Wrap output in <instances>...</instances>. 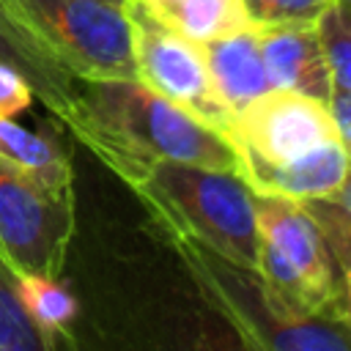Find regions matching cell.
Here are the masks:
<instances>
[{"label":"cell","instance_id":"cell-8","mask_svg":"<svg viewBox=\"0 0 351 351\" xmlns=\"http://www.w3.org/2000/svg\"><path fill=\"white\" fill-rule=\"evenodd\" d=\"M255 208L261 239L271 244L282 255V261L310 285L324 315L343 321V274L307 208L299 200L274 195H255Z\"/></svg>","mask_w":351,"mask_h":351},{"label":"cell","instance_id":"cell-10","mask_svg":"<svg viewBox=\"0 0 351 351\" xmlns=\"http://www.w3.org/2000/svg\"><path fill=\"white\" fill-rule=\"evenodd\" d=\"M348 151L340 140H329L310 154L285 162V165H263L252 159H239V176L255 195H274L288 200H315L337 192L348 173Z\"/></svg>","mask_w":351,"mask_h":351},{"label":"cell","instance_id":"cell-20","mask_svg":"<svg viewBox=\"0 0 351 351\" xmlns=\"http://www.w3.org/2000/svg\"><path fill=\"white\" fill-rule=\"evenodd\" d=\"M33 99L36 96H33L27 80L16 69L0 63V115H11L14 118V115L30 110Z\"/></svg>","mask_w":351,"mask_h":351},{"label":"cell","instance_id":"cell-14","mask_svg":"<svg viewBox=\"0 0 351 351\" xmlns=\"http://www.w3.org/2000/svg\"><path fill=\"white\" fill-rule=\"evenodd\" d=\"M140 3L192 44H208L222 36L252 27L241 0H173V3L140 0Z\"/></svg>","mask_w":351,"mask_h":351},{"label":"cell","instance_id":"cell-6","mask_svg":"<svg viewBox=\"0 0 351 351\" xmlns=\"http://www.w3.org/2000/svg\"><path fill=\"white\" fill-rule=\"evenodd\" d=\"M126 14L132 25L137 80L228 137L233 112L211 82L200 44H192L167 27L140 0H126Z\"/></svg>","mask_w":351,"mask_h":351},{"label":"cell","instance_id":"cell-18","mask_svg":"<svg viewBox=\"0 0 351 351\" xmlns=\"http://www.w3.org/2000/svg\"><path fill=\"white\" fill-rule=\"evenodd\" d=\"M332 88L351 90V16H346L335 3L326 8V14L318 19Z\"/></svg>","mask_w":351,"mask_h":351},{"label":"cell","instance_id":"cell-16","mask_svg":"<svg viewBox=\"0 0 351 351\" xmlns=\"http://www.w3.org/2000/svg\"><path fill=\"white\" fill-rule=\"evenodd\" d=\"M52 340L27 315L19 296V277L0 258V351H52Z\"/></svg>","mask_w":351,"mask_h":351},{"label":"cell","instance_id":"cell-13","mask_svg":"<svg viewBox=\"0 0 351 351\" xmlns=\"http://www.w3.org/2000/svg\"><path fill=\"white\" fill-rule=\"evenodd\" d=\"M0 159L52 189H71V154L58 129L33 132L11 115H0Z\"/></svg>","mask_w":351,"mask_h":351},{"label":"cell","instance_id":"cell-4","mask_svg":"<svg viewBox=\"0 0 351 351\" xmlns=\"http://www.w3.org/2000/svg\"><path fill=\"white\" fill-rule=\"evenodd\" d=\"M0 11L74 80L137 77L126 3L0 0Z\"/></svg>","mask_w":351,"mask_h":351},{"label":"cell","instance_id":"cell-11","mask_svg":"<svg viewBox=\"0 0 351 351\" xmlns=\"http://www.w3.org/2000/svg\"><path fill=\"white\" fill-rule=\"evenodd\" d=\"M200 49L206 55L211 82L230 112L241 110L255 96H261L271 88L269 77H266V66H263L255 27H247V30L222 36L217 41L200 44Z\"/></svg>","mask_w":351,"mask_h":351},{"label":"cell","instance_id":"cell-5","mask_svg":"<svg viewBox=\"0 0 351 351\" xmlns=\"http://www.w3.org/2000/svg\"><path fill=\"white\" fill-rule=\"evenodd\" d=\"M74 225V189H52L0 159V258L16 277H60Z\"/></svg>","mask_w":351,"mask_h":351},{"label":"cell","instance_id":"cell-9","mask_svg":"<svg viewBox=\"0 0 351 351\" xmlns=\"http://www.w3.org/2000/svg\"><path fill=\"white\" fill-rule=\"evenodd\" d=\"M271 88L293 90L318 101L332 96V74L321 41L318 22L255 27Z\"/></svg>","mask_w":351,"mask_h":351},{"label":"cell","instance_id":"cell-3","mask_svg":"<svg viewBox=\"0 0 351 351\" xmlns=\"http://www.w3.org/2000/svg\"><path fill=\"white\" fill-rule=\"evenodd\" d=\"M203 299L233 326L241 346L274 351H351V329L335 318L296 315L252 266L186 236L165 239Z\"/></svg>","mask_w":351,"mask_h":351},{"label":"cell","instance_id":"cell-2","mask_svg":"<svg viewBox=\"0 0 351 351\" xmlns=\"http://www.w3.org/2000/svg\"><path fill=\"white\" fill-rule=\"evenodd\" d=\"M132 189L162 239L186 236L241 266L258 269L255 192L236 170L159 159Z\"/></svg>","mask_w":351,"mask_h":351},{"label":"cell","instance_id":"cell-23","mask_svg":"<svg viewBox=\"0 0 351 351\" xmlns=\"http://www.w3.org/2000/svg\"><path fill=\"white\" fill-rule=\"evenodd\" d=\"M343 285H346V291H351V261H348V266L343 269Z\"/></svg>","mask_w":351,"mask_h":351},{"label":"cell","instance_id":"cell-7","mask_svg":"<svg viewBox=\"0 0 351 351\" xmlns=\"http://www.w3.org/2000/svg\"><path fill=\"white\" fill-rule=\"evenodd\" d=\"M329 140H337L329 107L280 88H269L236 110L228 129V143L236 148V156L263 165L293 162Z\"/></svg>","mask_w":351,"mask_h":351},{"label":"cell","instance_id":"cell-25","mask_svg":"<svg viewBox=\"0 0 351 351\" xmlns=\"http://www.w3.org/2000/svg\"><path fill=\"white\" fill-rule=\"evenodd\" d=\"M145 3H173V0H145Z\"/></svg>","mask_w":351,"mask_h":351},{"label":"cell","instance_id":"cell-24","mask_svg":"<svg viewBox=\"0 0 351 351\" xmlns=\"http://www.w3.org/2000/svg\"><path fill=\"white\" fill-rule=\"evenodd\" d=\"M335 5H337L346 16H351V0H335Z\"/></svg>","mask_w":351,"mask_h":351},{"label":"cell","instance_id":"cell-17","mask_svg":"<svg viewBox=\"0 0 351 351\" xmlns=\"http://www.w3.org/2000/svg\"><path fill=\"white\" fill-rule=\"evenodd\" d=\"M307 214L315 219L318 230L324 233V241L343 274V269L351 261V162L343 184L329 197H315L302 203Z\"/></svg>","mask_w":351,"mask_h":351},{"label":"cell","instance_id":"cell-12","mask_svg":"<svg viewBox=\"0 0 351 351\" xmlns=\"http://www.w3.org/2000/svg\"><path fill=\"white\" fill-rule=\"evenodd\" d=\"M0 63L16 69L27 80L33 96L49 110V115L60 126L66 123L74 104L77 80L41 47H36L27 36H22L3 11H0Z\"/></svg>","mask_w":351,"mask_h":351},{"label":"cell","instance_id":"cell-21","mask_svg":"<svg viewBox=\"0 0 351 351\" xmlns=\"http://www.w3.org/2000/svg\"><path fill=\"white\" fill-rule=\"evenodd\" d=\"M326 107H329V115H332L337 140L343 143V148H346L348 156H351V90L332 88V96H329Z\"/></svg>","mask_w":351,"mask_h":351},{"label":"cell","instance_id":"cell-15","mask_svg":"<svg viewBox=\"0 0 351 351\" xmlns=\"http://www.w3.org/2000/svg\"><path fill=\"white\" fill-rule=\"evenodd\" d=\"M19 296L27 315L36 326L52 340L58 348L60 343H71V321L77 315V299L52 274H25L19 277Z\"/></svg>","mask_w":351,"mask_h":351},{"label":"cell","instance_id":"cell-22","mask_svg":"<svg viewBox=\"0 0 351 351\" xmlns=\"http://www.w3.org/2000/svg\"><path fill=\"white\" fill-rule=\"evenodd\" d=\"M340 315H343V321H346V324H348V329H351V291H346V293H343Z\"/></svg>","mask_w":351,"mask_h":351},{"label":"cell","instance_id":"cell-26","mask_svg":"<svg viewBox=\"0 0 351 351\" xmlns=\"http://www.w3.org/2000/svg\"><path fill=\"white\" fill-rule=\"evenodd\" d=\"M118 3H126V0H118Z\"/></svg>","mask_w":351,"mask_h":351},{"label":"cell","instance_id":"cell-19","mask_svg":"<svg viewBox=\"0 0 351 351\" xmlns=\"http://www.w3.org/2000/svg\"><path fill=\"white\" fill-rule=\"evenodd\" d=\"M252 27L318 22L335 0H241Z\"/></svg>","mask_w":351,"mask_h":351},{"label":"cell","instance_id":"cell-1","mask_svg":"<svg viewBox=\"0 0 351 351\" xmlns=\"http://www.w3.org/2000/svg\"><path fill=\"white\" fill-rule=\"evenodd\" d=\"M63 126L129 186L159 159L239 173V156L228 137L137 77L77 80Z\"/></svg>","mask_w":351,"mask_h":351}]
</instances>
